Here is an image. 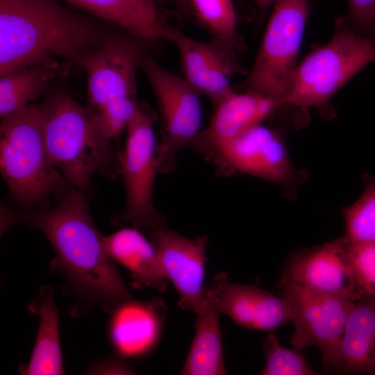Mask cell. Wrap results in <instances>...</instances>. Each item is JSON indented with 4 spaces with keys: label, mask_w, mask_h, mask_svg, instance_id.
Masks as SVG:
<instances>
[{
    "label": "cell",
    "mask_w": 375,
    "mask_h": 375,
    "mask_svg": "<svg viewBox=\"0 0 375 375\" xmlns=\"http://www.w3.org/2000/svg\"><path fill=\"white\" fill-rule=\"evenodd\" d=\"M6 215L3 228L24 223L46 236L56 254L51 271L64 276L68 291L81 301L110 313L133 297L106 249L103 236L95 227L83 190L64 193L50 208L8 210Z\"/></svg>",
    "instance_id": "1"
},
{
    "label": "cell",
    "mask_w": 375,
    "mask_h": 375,
    "mask_svg": "<svg viewBox=\"0 0 375 375\" xmlns=\"http://www.w3.org/2000/svg\"><path fill=\"white\" fill-rule=\"evenodd\" d=\"M108 37L57 0H0V76L50 58L75 62Z\"/></svg>",
    "instance_id": "2"
},
{
    "label": "cell",
    "mask_w": 375,
    "mask_h": 375,
    "mask_svg": "<svg viewBox=\"0 0 375 375\" xmlns=\"http://www.w3.org/2000/svg\"><path fill=\"white\" fill-rule=\"evenodd\" d=\"M39 107L51 162L67 182L85 190L96 173L110 167V142L96 128L92 112L66 91L53 92Z\"/></svg>",
    "instance_id": "3"
},
{
    "label": "cell",
    "mask_w": 375,
    "mask_h": 375,
    "mask_svg": "<svg viewBox=\"0 0 375 375\" xmlns=\"http://www.w3.org/2000/svg\"><path fill=\"white\" fill-rule=\"evenodd\" d=\"M0 167L13 200L23 206L65 188L67 181L47 152L39 105L1 117Z\"/></svg>",
    "instance_id": "4"
},
{
    "label": "cell",
    "mask_w": 375,
    "mask_h": 375,
    "mask_svg": "<svg viewBox=\"0 0 375 375\" xmlns=\"http://www.w3.org/2000/svg\"><path fill=\"white\" fill-rule=\"evenodd\" d=\"M374 61L375 40L339 17L331 40L297 66L283 105L326 109L334 94Z\"/></svg>",
    "instance_id": "5"
},
{
    "label": "cell",
    "mask_w": 375,
    "mask_h": 375,
    "mask_svg": "<svg viewBox=\"0 0 375 375\" xmlns=\"http://www.w3.org/2000/svg\"><path fill=\"white\" fill-rule=\"evenodd\" d=\"M308 0H276L261 44L246 79L249 90L276 99L282 106L297 64L308 19Z\"/></svg>",
    "instance_id": "6"
},
{
    "label": "cell",
    "mask_w": 375,
    "mask_h": 375,
    "mask_svg": "<svg viewBox=\"0 0 375 375\" xmlns=\"http://www.w3.org/2000/svg\"><path fill=\"white\" fill-rule=\"evenodd\" d=\"M140 66L153 90L162 119L158 145L160 172L170 171L176 153L192 146L199 133L202 111L199 94L184 78L152 58L142 55Z\"/></svg>",
    "instance_id": "7"
},
{
    "label": "cell",
    "mask_w": 375,
    "mask_h": 375,
    "mask_svg": "<svg viewBox=\"0 0 375 375\" xmlns=\"http://www.w3.org/2000/svg\"><path fill=\"white\" fill-rule=\"evenodd\" d=\"M124 151L119 158L126 189L123 219L149 232L164 225L153 201V190L160 172L158 145L152 119L140 105L126 128Z\"/></svg>",
    "instance_id": "8"
},
{
    "label": "cell",
    "mask_w": 375,
    "mask_h": 375,
    "mask_svg": "<svg viewBox=\"0 0 375 375\" xmlns=\"http://www.w3.org/2000/svg\"><path fill=\"white\" fill-rule=\"evenodd\" d=\"M294 326L291 343L301 350L318 347L325 364L332 356L356 301L349 297L314 290L295 283L280 285Z\"/></svg>",
    "instance_id": "9"
},
{
    "label": "cell",
    "mask_w": 375,
    "mask_h": 375,
    "mask_svg": "<svg viewBox=\"0 0 375 375\" xmlns=\"http://www.w3.org/2000/svg\"><path fill=\"white\" fill-rule=\"evenodd\" d=\"M220 169L281 185L292 184L297 172L280 135L261 124L219 147L210 158Z\"/></svg>",
    "instance_id": "10"
},
{
    "label": "cell",
    "mask_w": 375,
    "mask_h": 375,
    "mask_svg": "<svg viewBox=\"0 0 375 375\" xmlns=\"http://www.w3.org/2000/svg\"><path fill=\"white\" fill-rule=\"evenodd\" d=\"M164 39L176 48L184 78L214 106L235 91L231 84V77L240 70L235 51L217 40H196L169 25L165 27Z\"/></svg>",
    "instance_id": "11"
},
{
    "label": "cell",
    "mask_w": 375,
    "mask_h": 375,
    "mask_svg": "<svg viewBox=\"0 0 375 375\" xmlns=\"http://www.w3.org/2000/svg\"><path fill=\"white\" fill-rule=\"evenodd\" d=\"M141 56L130 42L108 36L75 61L87 74L89 99L97 109L135 97L136 72Z\"/></svg>",
    "instance_id": "12"
},
{
    "label": "cell",
    "mask_w": 375,
    "mask_h": 375,
    "mask_svg": "<svg viewBox=\"0 0 375 375\" xmlns=\"http://www.w3.org/2000/svg\"><path fill=\"white\" fill-rule=\"evenodd\" d=\"M149 233L162 269L178 294V306L197 313L203 303L207 237L188 238L164 225Z\"/></svg>",
    "instance_id": "13"
},
{
    "label": "cell",
    "mask_w": 375,
    "mask_h": 375,
    "mask_svg": "<svg viewBox=\"0 0 375 375\" xmlns=\"http://www.w3.org/2000/svg\"><path fill=\"white\" fill-rule=\"evenodd\" d=\"M295 283L319 292L360 299L347 256L345 238H338L291 256L279 285Z\"/></svg>",
    "instance_id": "14"
},
{
    "label": "cell",
    "mask_w": 375,
    "mask_h": 375,
    "mask_svg": "<svg viewBox=\"0 0 375 375\" xmlns=\"http://www.w3.org/2000/svg\"><path fill=\"white\" fill-rule=\"evenodd\" d=\"M203 295L241 327L272 331L290 321V310L283 297L255 285L231 282L224 272L214 275Z\"/></svg>",
    "instance_id": "15"
},
{
    "label": "cell",
    "mask_w": 375,
    "mask_h": 375,
    "mask_svg": "<svg viewBox=\"0 0 375 375\" xmlns=\"http://www.w3.org/2000/svg\"><path fill=\"white\" fill-rule=\"evenodd\" d=\"M166 312L160 297L146 301L132 297L117 305L110 312L107 334L119 357L134 360L152 353L160 340Z\"/></svg>",
    "instance_id": "16"
},
{
    "label": "cell",
    "mask_w": 375,
    "mask_h": 375,
    "mask_svg": "<svg viewBox=\"0 0 375 375\" xmlns=\"http://www.w3.org/2000/svg\"><path fill=\"white\" fill-rule=\"evenodd\" d=\"M244 91H234L215 105L208 126L193 143L194 148L208 158H210L224 144L260 124L282 106L276 99Z\"/></svg>",
    "instance_id": "17"
},
{
    "label": "cell",
    "mask_w": 375,
    "mask_h": 375,
    "mask_svg": "<svg viewBox=\"0 0 375 375\" xmlns=\"http://www.w3.org/2000/svg\"><path fill=\"white\" fill-rule=\"evenodd\" d=\"M324 367L346 374H375V297H362Z\"/></svg>",
    "instance_id": "18"
},
{
    "label": "cell",
    "mask_w": 375,
    "mask_h": 375,
    "mask_svg": "<svg viewBox=\"0 0 375 375\" xmlns=\"http://www.w3.org/2000/svg\"><path fill=\"white\" fill-rule=\"evenodd\" d=\"M107 252L131 273L135 288L149 287L165 292L169 285L156 249L135 226L119 229L103 236Z\"/></svg>",
    "instance_id": "19"
},
{
    "label": "cell",
    "mask_w": 375,
    "mask_h": 375,
    "mask_svg": "<svg viewBox=\"0 0 375 375\" xmlns=\"http://www.w3.org/2000/svg\"><path fill=\"white\" fill-rule=\"evenodd\" d=\"M147 42L164 38L166 24L158 0H65Z\"/></svg>",
    "instance_id": "20"
},
{
    "label": "cell",
    "mask_w": 375,
    "mask_h": 375,
    "mask_svg": "<svg viewBox=\"0 0 375 375\" xmlns=\"http://www.w3.org/2000/svg\"><path fill=\"white\" fill-rule=\"evenodd\" d=\"M53 290L43 286L29 306L40 316L35 345L28 363L21 367L26 375H59L64 372L59 338L58 313Z\"/></svg>",
    "instance_id": "21"
},
{
    "label": "cell",
    "mask_w": 375,
    "mask_h": 375,
    "mask_svg": "<svg viewBox=\"0 0 375 375\" xmlns=\"http://www.w3.org/2000/svg\"><path fill=\"white\" fill-rule=\"evenodd\" d=\"M219 314L215 304L203 295V306L197 313L195 335L181 370V374H226L219 325Z\"/></svg>",
    "instance_id": "22"
},
{
    "label": "cell",
    "mask_w": 375,
    "mask_h": 375,
    "mask_svg": "<svg viewBox=\"0 0 375 375\" xmlns=\"http://www.w3.org/2000/svg\"><path fill=\"white\" fill-rule=\"evenodd\" d=\"M63 69L55 58L47 59L0 78V115L22 110L38 99Z\"/></svg>",
    "instance_id": "23"
},
{
    "label": "cell",
    "mask_w": 375,
    "mask_h": 375,
    "mask_svg": "<svg viewBox=\"0 0 375 375\" xmlns=\"http://www.w3.org/2000/svg\"><path fill=\"white\" fill-rule=\"evenodd\" d=\"M192 13L215 36L217 40L238 51L240 48L237 17L233 0H188Z\"/></svg>",
    "instance_id": "24"
},
{
    "label": "cell",
    "mask_w": 375,
    "mask_h": 375,
    "mask_svg": "<svg viewBox=\"0 0 375 375\" xmlns=\"http://www.w3.org/2000/svg\"><path fill=\"white\" fill-rule=\"evenodd\" d=\"M359 198L344 212L347 240L375 242V177H367Z\"/></svg>",
    "instance_id": "25"
},
{
    "label": "cell",
    "mask_w": 375,
    "mask_h": 375,
    "mask_svg": "<svg viewBox=\"0 0 375 375\" xmlns=\"http://www.w3.org/2000/svg\"><path fill=\"white\" fill-rule=\"evenodd\" d=\"M266 362L262 375L318 374L297 349L283 347L274 333H269L262 342Z\"/></svg>",
    "instance_id": "26"
},
{
    "label": "cell",
    "mask_w": 375,
    "mask_h": 375,
    "mask_svg": "<svg viewBox=\"0 0 375 375\" xmlns=\"http://www.w3.org/2000/svg\"><path fill=\"white\" fill-rule=\"evenodd\" d=\"M345 240L349 262L360 298L375 297V242Z\"/></svg>",
    "instance_id": "27"
},
{
    "label": "cell",
    "mask_w": 375,
    "mask_h": 375,
    "mask_svg": "<svg viewBox=\"0 0 375 375\" xmlns=\"http://www.w3.org/2000/svg\"><path fill=\"white\" fill-rule=\"evenodd\" d=\"M138 106L135 97L112 101L92 112L93 123L99 133L110 142L127 128Z\"/></svg>",
    "instance_id": "28"
},
{
    "label": "cell",
    "mask_w": 375,
    "mask_h": 375,
    "mask_svg": "<svg viewBox=\"0 0 375 375\" xmlns=\"http://www.w3.org/2000/svg\"><path fill=\"white\" fill-rule=\"evenodd\" d=\"M348 22L359 33L375 40V0H348Z\"/></svg>",
    "instance_id": "29"
},
{
    "label": "cell",
    "mask_w": 375,
    "mask_h": 375,
    "mask_svg": "<svg viewBox=\"0 0 375 375\" xmlns=\"http://www.w3.org/2000/svg\"><path fill=\"white\" fill-rule=\"evenodd\" d=\"M95 374H132L133 371L119 359H108L97 363L89 370Z\"/></svg>",
    "instance_id": "30"
},
{
    "label": "cell",
    "mask_w": 375,
    "mask_h": 375,
    "mask_svg": "<svg viewBox=\"0 0 375 375\" xmlns=\"http://www.w3.org/2000/svg\"><path fill=\"white\" fill-rule=\"evenodd\" d=\"M176 8L185 14L192 13L188 0H172Z\"/></svg>",
    "instance_id": "31"
},
{
    "label": "cell",
    "mask_w": 375,
    "mask_h": 375,
    "mask_svg": "<svg viewBox=\"0 0 375 375\" xmlns=\"http://www.w3.org/2000/svg\"><path fill=\"white\" fill-rule=\"evenodd\" d=\"M276 0H255V2L258 8L259 14L262 15L269 7L275 3Z\"/></svg>",
    "instance_id": "32"
}]
</instances>
